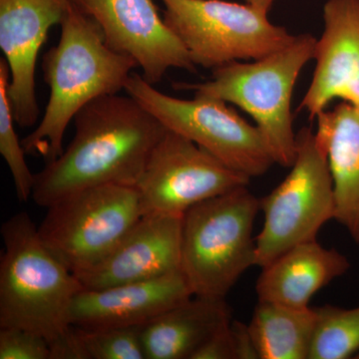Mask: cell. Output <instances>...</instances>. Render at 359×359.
<instances>
[{"mask_svg":"<svg viewBox=\"0 0 359 359\" xmlns=\"http://www.w3.org/2000/svg\"><path fill=\"white\" fill-rule=\"evenodd\" d=\"M66 150L35 174L32 200L48 208L93 187H136L168 129L131 96H101L75 115Z\"/></svg>","mask_w":359,"mask_h":359,"instance_id":"6da1fadb","label":"cell"},{"mask_svg":"<svg viewBox=\"0 0 359 359\" xmlns=\"http://www.w3.org/2000/svg\"><path fill=\"white\" fill-rule=\"evenodd\" d=\"M60 39L42 59L50 90L43 118L21 140L26 155L55 160L63 152L66 129L85 105L125 90L136 61L110 48L100 25L70 0Z\"/></svg>","mask_w":359,"mask_h":359,"instance_id":"7a4b0ae2","label":"cell"},{"mask_svg":"<svg viewBox=\"0 0 359 359\" xmlns=\"http://www.w3.org/2000/svg\"><path fill=\"white\" fill-rule=\"evenodd\" d=\"M0 327H20L51 342L71 325L69 311L84 290L77 276L44 244L29 215L1 226Z\"/></svg>","mask_w":359,"mask_h":359,"instance_id":"3957f363","label":"cell"},{"mask_svg":"<svg viewBox=\"0 0 359 359\" xmlns=\"http://www.w3.org/2000/svg\"><path fill=\"white\" fill-rule=\"evenodd\" d=\"M316 40L309 33L297 35L292 43L266 57L226 63L212 69L208 81L175 82L173 87L238 106L256 122L276 164L290 168L297 155L292 93L302 68L313 59Z\"/></svg>","mask_w":359,"mask_h":359,"instance_id":"277c9868","label":"cell"},{"mask_svg":"<svg viewBox=\"0 0 359 359\" xmlns=\"http://www.w3.org/2000/svg\"><path fill=\"white\" fill-rule=\"evenodd\" d=\"M248 186L194 205L184 214L180 271L193 295L226 299L256 266L259 199Z\"/></svg>","mask_w":359,"mask_h":359,"instance_id":"5b68a950","label":"cell"},{"mask_svg":"<svg viewBox=\"0 0 359 359\" xmlns=\"http://www.w3.org/2000/svg\"><path fill=\"white\" fill-rule=\"evenodd\" d=\"M289 175L259 199L264 226L256 237V266L263 269L295 245L316 241L334 219V181L327 155L311 127L297 133V155Z\"/></svg>","mask_w":359,"mask_h":359,"instance_id":"8992f818","label":"cell"},{"mask_svg":"<svg viewBox=\"0 0 359 359\" xmlns=\"http://www.w3.org/2000/svg\"><path fill=\"white\" fill-rule=\"evenodd\" d=\"M166 25L196 66L215 69L233 61L257 60L295 39L287 28L249 4L224 0H162Z\"/></svg>","mask_w":359,"mask_h":359,"instance_id":"52a82bcc","label":"cell"},{"mask_svg":"<svg viewBox=\"0 0 359 359\" xmlns=\"http://www.w3.org/2000/svg\"><path fill=\"white\" fill-rule=\"evenodd\" d=\"M125 91L168 130L250 179L266 174L276 164L256 125L245 121L223 100L201 96L184 100L167 95L136 73H132Z\"/></svg>","mask_w":359,"mask_h":359,"instance_id":"ba28073f","label":"cell"},{"mask_svg":"<svg viewBox=\"0 0 359 359\" xmlns=\"http://www.w3.org/2000/svg\"><path fill=\"white\" fill-rule=\"evenodd\" d=\"M142 216L136 187L109 184L47 208L39 231L47 248L76 275L102 261Z\"/></svg>","mask_w":359,"mask_h":359,"instance_id":"9c48e42d","label":"cell"},{"mask_svg":"<svg viewBox=\"0 0 359 359\" xmlns=\"http://www.w3.org/2000/svg\"><path fill=\"white\" fill-rule=\"evenodd\" d=\"M250 180L168 130L153 149L136 189L143 215L184 216L194 205L249 185Z\"/></svg>","mask_w":359,"mask_h":359,"instance_id":"30bf717a","label":"cell"},{"mask_svg":"<svg viewBox=\"0 0 359 359\" xmlns=\"http://www.w3.org/2000/svg\"><path fill=\"white\" fill-rule=\"evenodd\" d=\"M100 25L112 50L129 56L148 83L162 81L172 68L197 72L185 45L161 18L153 0H71Z\"/></svg>","mask_w":359,"mask_h":359,"instance_id":"8fae6325","label":"cell"},{"mask_svg":"<svg viewBox=\"0 0 359 359\" xmlns=\"http://www.w3.org/2000/svg\"><path fill=\"white\" fill-rule=\"evenodd\" d=\"M70 0H0V47L11 69L8 96L21 127L36 124L40 114L35 68L49 30L60 25Z\"/></svg>","mask_w":359,"mask_h":359,"instance_id":"7c38bea8","label":"cell"},{"mask_svg":"<svg viewBox=\"0 0 359 359\" xmlns=\"http://www.w3.org/2000/svg\"><path fill=\"white\" fill-rule=\"evenodd\" d=\"M313 80L297 111L311 120L337 99L359 109V0H327Z\"/></svg>","mask_w":359,"mask_h":359,"instance_id":"4fadbf2b","label":"cell"},{"mask_svg":"<svg viewBox=\"0 0 359 359\" xmlns=\"http://www.w3.org/2000/svg\"><path fill=\"white\" fill-rule=\"evenodd\" d=\"M183 216L143 215L95 266L76 273L84 290L143 282L180 271Z\"/></svg>","mask_w":359,"mask_h":359,"instance_id":"5bb4252c","label":"cell"},{"mask_svg":"<svg viewBox=\"0 0 359 359\" xmlns=\"http://www.w3.org/2000/svg\"><path fill=\"white\" fill-rule=\"evenodd\" d=\"M192 295L181 271L143 282L82 290L72 302L69 321L88 330L143 327Z\"/></svg>","mask_w":359,"mask_h":359,"instance_id":"9a60e30c","label":"cell"},{"mask_svg":"<svg viewBox=\"0 0 359 359\" xmlns=\"http://www.w3.org/2000/svg\"><path fill=\"white\" fill-rule=\"evenodd\" d=\"M351 268L348 259L318 242L295 245L262 269L256 292L259 302L308 309L316 292Z\"/></svg>","mask_w":359,"mask_h":359,"instance_id":"2e32d148","label":"cell"},{"mask_svg":"<svg viewBox=\"0 0 359 359\" xmlns=\"http://www.w3.org/2000/svg\"><path fill=\"white\" fill-rule=\"evenodd\" d=\"M316 142L334 181V219L359 243V109L341 101L316 118Z\"/></svg>","mask_w":359,"mask_h":359,"instance_id":"e0dca14e","label":"cell"},{"mask_svg":"<svg viewBox=\"0 0 359 359\" xmlns=\"http://www.w3.org/2000/svg\"><path fill=\"white\" fill-rule=\"evenodd\" d=\"M230 321L226 299L192 295L142 327L145 359H193L200 347Z\"/></svg>","mask_w":359,"mask_h":359,"instance_id":"ac0fdd59","label":"cell"},{"mask_svg":"<svg viewBox=\"0 0 359 359\" xmlns=\"http://www.w3.org/2000/svg\"><path fill=\"white\" fill-rule=\"evenodd\" d=\"M316 325L314 308L259 302L248 327L259 359H309Z\"/></svg>","mask_w":359,"mask_h":359,"instance_id":"d6986e66","label":"cell"},{"mask_svg":"<svg viewBox=\"0 0 359 359\" xmlns=\"http://www.w3.org/2000/svg\"><path fill=\"white\" fill-rule=\"evenodd\" d=\"M309 359H347L359 353V306H318Z\"/></svg>","mask_w":359,"mask_h":359,"instance_id":"ffe728a7","label":"cell"},{"mask_svg":"<svg viewBox=\"0 0 359 359\" xmlns=\"http://www.w3.org/2000/svg\"><path fill=\"white\" fill-rule=\"evenodd\" d=\"M11 69L6 58L0 59V153L13 175L16 195L20 202L32 197L35 175L25 160L22 143L14 129V116L8 96Z\"/></svg>","mask_w":359,"mask_h":359,"instance_id":"44dd1931","label":"cell"},{"mask_svg":"<svg viewBox=\"0 0 359 359\" xmlns=\"http://www.w3.org/2000/svg\"><path fill=\"white\" fill-rule=\"evenodd\" d=\"M77 327L88 359H145L142 327Z\"/></svg>","mask_w":359,"mask_h":359,"instance_id":"7402d4cb","label":"cell"},{"mask_svg":"<svg viewBox=\"0 0 359 359\" xmlns=\"http://www.w3.org/2000/svg\"><path fill=\"white\" fill-rule=\"evenodd\" d=\"M193 359H259L249 327L231 320L200 347Z\"/></svg>","mask_w":359,"mask_h":359,"instance_id":"603a6c76","label":"cell"},{"mask_svg":"<svg viewBox=\"0 0 359 359\" xmlns=\"http://www.w3.org/2000/svg\"><path fill=\"white\" fill-rule=\"evenodd\" d=\"M0 359H50L49 341L20 327H0Z\"/></svg>","mask_w":359,"mask_h":359,"instance_id":"cb8c5ba5","label":"cell"},{"mask_svg":"<svg viewBox=\"0 0 359 359\" xmlns=\"http://www.w3.org/2000/svg\"><path fill=\"white\" fill-rule=\"evenodd\" d=\"M50 359H88L79 330L70 325L65 332L49 342Z\"/></svg>","mask_w":359,"mask_h":359,"instance_id":"d4e9b609","label":"cell"},{"mask_svg":"<svg viewBox=\"0 0 359 359\" xmlns=\"http://www.w3.org/2000/svg\"><path fill=\"white\" fill-rule=\"evenodd\" d=\"M245 1L249 6L255 7L257 11L269 14L275 0H245Z\"/></svg>","mask_w":359,"mask_h":359,"instance_id":"484cf974","label":"cell"},{"mask_svg":"<svg viewBox=\"0 0 359 359\" xmlns=\"http://www.w3.org/2000/svg\"><path fill=\"white\" fill-rule=\"evenodd\" d=\"M356 358V359H359V353L358 354V355L355 356V358Z\"/></svg>","mask_w":359,"mask_h":359,"instance_id":"4316f807","label":"cell"}]
</instances>
